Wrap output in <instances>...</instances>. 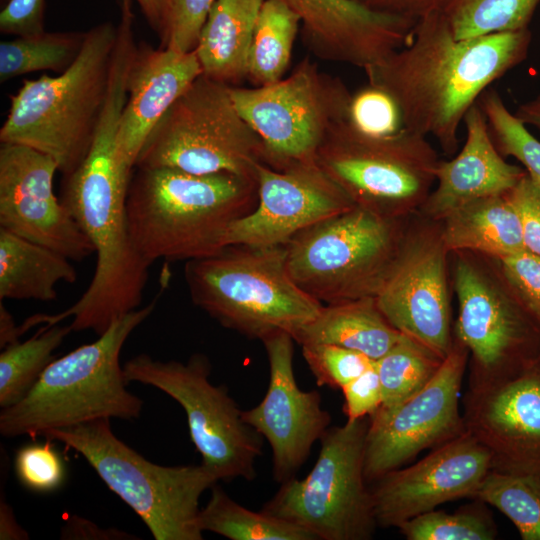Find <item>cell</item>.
Listing matches in <instances>:
<instances>
[{"mask_svg": "<svg viewBox=\"0 0 540 540\" xmlns=\"http://www.w3.org/2000/svg\"><path fill=\"white\" fill-rule=\"evenodd\" d=\"M530 42L528 28L457 39L435 8L417 20L407 44L364 71L394 100L404 129L453 154L468 110L526 58Z\"/></svg>", "mask_w": 540, "mask_h": 540, "instance_id": "6da1fadb", "label": "cell"}, {"mask_svg": "<svg viewBox=\"0 0 540 540\" xmlns=\"http://www.w3.org/2000/svg\"><path fill=\"white\" fill-rule=\"evenodd\" d=\"M124 105L121 95L107 97L86 159L64 177L61 201L96 254L92 280L64 311L28 317L20 325L23 333L72 318V331L100 336L115 320L140 308L150 264L137 251L128 227L126 199L134 170L122 162L117 141Z\"/></svg>", "mask_w": 540, "mask_h": 540, "instance_id": "7a4b0ae2", "label": "cell"}, {"mask_svg": "<svg viewBox=\"0 0 540 540\" xmlns=\"http://www.w3.org/2000/svg\"><path fill=\"white\" fill-rule=\"evenodd\" d=\"M134 170L126 199L128 227L137 251L150 265L217 252L230 225L257 203L256 179L168 167Z\"/></svg>", "mask_w": 540, "mask_h": 540, "instance_id": "3957f363", "label": "cell"}, {"mask_svg": "<svg viewBox=\"0 0 540 540\" xmlns=\"http://www.w3.org/2000/svg\"><path fill=\"white\" fill-rule=\"evenodd\" d=\"M117 25L103 22L85 32L82 49L58 76L24 80L10 97L0 143L20 144L50 156L63 177L74 172L92 146L109 87Z\"/></svg>", "mask_w": 540, "mask_h": 540, "instance_id": "277c9868", "label": "cell"}, {"mask_svg": "<svg viewBox=\"0 0 540 540\" xmlns=\"http://www.w3.org/2000/svg\"><path fill=\"white\" fill-rule=\"evenodd\" d=\"M156 304L157 298L115 320L97 340L54 359L20 402L1 409V435L35 439L96 419L138 418L143 402L126 388L120 353Z\"/></svg>", "mask_w": 540, "mask_h": 540, "instance_id": "5b68a950", "label": "cell"}, {"mask_svg": "<svg viewBox=\"0 0 540 540\" xmlns=\"http://www.w3.org/2000/svg\"><path fill=\"white\" fill-rule=\"evenodd\" d=\"M184 277L196 306L223 327L261 341L280 332L293 337L324 306L292 279L285 246L226 245L186 261Z\"/></svg>", "mask_w": 540, "mask_h": 540, "instance_id": "8992f818", "label": "cell"}, {"mask_svg": "<svg viewBox=\"0 0 540 540\" xmlns=\"http://www.w3.org/2000/svg\"><path fill=\"white\" fill-rule=\"evenodd\" d=\"M41 437L81 454L141 518L154 539H203L199 502L218 479L202 463L163 466L150 462L113 434L108 418L52 429Z\"/></svg>", "mask_w": 540, "mask_h": 540, "instance_id": "52a82bcc", "label": "cell"}, {"mask_svg": "<svg viewBox=\"0 0 540 540\" xmlns=\"http://www.w3.org/2000/svg\"><path fill=\"white\" fill-rule=\"evenodd\" d=\"M230 87L201 74L156 124L135 168L256 179V166L265 163L264 147L237 110Z\"/></svg>", "mask_w": 540, "mask_h": 540, "instance_id": "ba28073f", "label": "cell"}, {"mask_svg": "<svg viewBox=\"0 0 540 540\" xmlns=\"http://www.w3.org/2000/svg\"><path fill=\"white\" fill-rule=\"evenodd\" d=\"M397 222L355 205L295 235L288 271L322 304L375 297L402 242Z\"/></svg>", "mask_w": 540, "mask_h": 540, "instance_id": "9c48e42d", "label": "cell"}, {"mask_svg": "<svg viewBox=\"0 0 540 540\" xmlns=\"http://www.w3.org/2000/svg\"><path fill=\"white\" fill-rule=\"evenodd\" d=\"M369 417L329 427L306 477L281 483L262 511L296 524L317 540H367L377 525L364 475Z\"/></svg>", "mask_w": 540, "mask_h": 540, "instance_id": "30bf717a", "label": "cell"}, {"mask_svg": "<svg viewBox=\"0 0 540 540\" xmlns=\"http://www.w3.org/2000/svg\"><path fill=\"white\" fill-rule=\"evenodd\" d=\"M316 161L354 205L398 219L423 205L439 160L425 136L406 129L371 136L344 120L329 132Z\"/></svg>", "mask_w": 540, "mask_h": 540, "instance_id": "8fae6325", "label": "cell"}, {"mask_svg": "<svg viewBox=\"0 0 540 540\" xmlns=\"http://www.w3.org/2000/svg\"><path fill=\"white\" fill-rule=\"evenodd\" d=\"M123 372L127 383L153 386L181 405L202 464L218 481L256 477L262 436L245 422L226 386L209 381L211 365L205 355L193 354L182 363L139 354L124 364Z\"/></svg>", "mask_w": 540, "mask_h": 540, "instance_id": "7c38bea8", "label": "cell"}, {"mask_svg": "<svg viewBox=\"0 0 540 540\" xmlns=\"http://www.w3.org/2000/svg\"><path fill=\"white\" fill-rule=\"evenodd\" d=\"M232 100L264 147L265 164L282 170L316 161L329 132L347 119L352 93L305 58L279 81L231 86Z\"/></svg>", "mask_w": 540, "mask_h": 540, "instance_id": "4fadbf2b", "label": "cell"}, {"mask_svg": "<svg viewBox=\"0 0 540 540\" xmlns=\"http://www.w3.org/2000/svg\"><path fill=\"white\" fill-rule=\"evenodd\" d=\"M468 353L455 338L452 350L420 391L396 406H380L369 416L364 451L368 484L402 467L421 451L466 431L459 393Z\"/></svg>", "mask_w": 540, "mask_h": 540, "instance_id": "5bb4252c", "label": "cell"}, {"mask_svg": "<svg viewBox=\"0 0 540 540\" xmlns=\"http://www.w3.org/2000/svg\"><path fill=\"white\" fill-rule=\"evenodd\" d=\"M507 286V285H506ZM456 339L472 354L469 382L518 372L540 358V323L467 261L454 272Z\"/></svg>", "mask_w": 540, "mask_h": 540, "instance_id": "9a60e30c", "label": "cell"}, {"mask_svg": "<svg viewBox=\"0 0 540 540\" xmlns=\"http://www.w3.org/2000/svg\"><path fill=\"white\" fill-rule=\"evenodd\" d=\"M463 406L465 430L489 451L492 470L540 477V358L468 382Z\"/></svg>", "mask_w": 540, "mask_h": 540, "instance_id": "2e32d148", "label": "cell"}, {"mask_svg": "<svg viewBox=\"0 0 540 540\" xmlns=\"http://www.w3.org/2000/svg\"><path fill=\"white\" fill-rule=\"evenodd\" d=\"M256 181L257 203L230 225L224 246H285L301 231L355 206L317 161L282 170L260 163Z\"/></svg>", "mask_w": 540, "mask_h": 540, "instance_id": "e0dca14e", "label": "cell"}, {"mask_svg": "<svg viewBox=\"0 0 540 540\" xmlns=\"http://www.w3.org/2000/svg\"><path fill=\"white\" fill-rule=\"evenodd\" d=\"M441 231L402 241L375 300L401 334L445 359L452 350L451 308Z\"/></svg>", "mask_w": 540, "mask_h": 540, "instance_id": "ac0fdd59", "label": "cell"}, {"mask_svg": "<svg viewBox=\"0 0 540 540\" xmlns=\"http://www.w3.org/2000/svg\"><path fill=\"white\" fill-rule=\"evenodd\" d=\"M57 171L50 156L25 145L1 143L0 228L79 262L94 249L54 193Z\"/></svg>", "mask_w": 540, "mask_h": 540, "instance_id": "d6986e66", "label": "cell"}, {"mask_svg": "<svg viewBox=\"0 0 540 540\" xmlns=\"http://www.w3.org/2000/svg\"><path fill=\"white\" fill-rule=\"evenodd\" d=\"M491 470L489 451L465 431L415 464L373 482L370 489L377 525L398 528L445 502L475 498Z\"/></svg>", "mask_w": 540, "mask_h": 540, "instance_id": "ffe728a7", "label": "cell"}, {"mask_svg": "<svg viewBox=\"0 0 540 540\" xmlns=\"http://www.w3.org/2000/svg\"><path fill=\"white\" fill-rule=\"evenodd\" d=\"M262 342L269 363L268 388L258 405L243 410V419L269 443L274 479L283 483L305 463L331 416L316 390H301L296 382L293 337L280 332Z\"/></svg>", "mask_w": 540, "mask_h": 540, "instance_id": "44dd1931", "label": "cell"}, {"mask_svg": "<svg viewBox=\"0 0 540 540\" xmlns=\"http://www.w3.org/2000/svg\"><path fill=\"white\" fill-rule=\"evenodd\" d=\"M300 19L320 58L370 68L407 44L417 20L371 11L351 0H280Z\"/></svg>", "mask_w": 540, "mask_h": 540, "instance_id": "7402d4cb", "label": "cell"}, {"mask_svg": "<svg viewBox=\"0 0 540 540\" xmlns=\"http://www.w3.org/2000/svg\"><path fill=\"white\" fill-rule=\"evenodd\" d=\"M201 74L195 50L180 52L138 45L117 138L120 158L129 169L134 170L156 124Z\"/></svg>", "mask_w": 540, "mask_h": 540, "instance_id": "603a6c76", "label": "cell"}, {"mask_svg": "<svg viewBox=\"0 0 540 540\" xmlns=\"http://www.w3.org/2000/svg\"><path fill=\"white\" fill-rule=\"evenodd\" d=\"M464 124V146L453 159L438 161L437 186L423 203L424 211L433 219L442 220L474 200L504 194L526 174L524 168L508 163L498 151L478 103L468 110Z\"/></svg>", "mask_w": 540, "mask_h": 540, "instance_id": "cb8c5ba5", "label": "cell"}, {"mask_svg": "<svg viewBox=\"0 0 540 540\" xmlns=\"http://www.w3.org/2000/svg\"><path fill=\"white\" fill-rule=\"evenodd\" d=\"M264 1H214L195 48L203 75L230 86L246 78L250 45Z\"/></svg>", "mask_w": 540, "mask_h": 540, "instance_id": "d4e9b609", "label": "cell"}, {"mask_svg": "<svg viewBox=\"0 0 540 540\" xmlns=\"http://www.w3.org/2000/svg\"><path fill=\"white\" fill-rule=\"evenodd\" d=\"M401 336L380 311L375 297H363L324 305L317 317L297 331L293 339L300 346L338 345L376 361Z\"/></svg>", "mask_w": 540, "mask_h": 540, "instance_id": "484cf974", "label": "cell"}, {"mask_svg": "<svg viewBox=\"0 0 540 540\" xmlns=\"http://www.w3.org/2000/svg\"><path fill=\"white\" fill-rule=\"evenodd\" d=\"M442 220L448 251L472 250L498 259L525 249L520 218L507 192L469 202Z\"/></svg>", "mask_w": 540, "mask_h": 540, "instance_id": "4316f807", "label": "cell"}, {"mask_svg": "<svg viewBox=\"0 0 540 540\" xmlns=\"http://www.w3.org/2000/svg\"><path fill=\"white\" fill-rule=\"evenodd\" d=\"M68 257L0 228V300H56L58 283L78 273Z\"/></svg>", "mask_w": 540, "mask_h": 540, "instance_id": "83f0119b", "label": "cell"}, {"mask_svg": "<svg viewBox=\"0 0 540 540\" xmlns=\"http://www.w3.org/2000/svg\"><path fill=\"white\" fill-rule=\"evenodd\" d=\"M299 17L280 0H265L250 45L247 76L255 86L283 78L299 31Z\"/></svg>", "mask_w": 540, "mask_h": 540, "instance_id": "f1b7e54d", "label": "cell"}, {"mask_svg": "<svg viewBox=\"0 0 540 540\" xmlns=\"http://www.w3.org/2000/svg\"><path fill=\"white\" fill-rule=\"evenodd\" d=\"M200 529L231 540H317L304 528L272 516L255 512L234 501L216 484L199 513Z\"/></svg>", "mask_w": 540, "mask_h": 540, "instance_id": "f546056e", "label": "cell"}, {"mask_svg": "<svg viewBox=\"0 0 540 540\" xmlns=\"http://www.w3.org/2000/svg\"><path fill=\"white\" fill-rule=\"evenodd\" d=\"M72 332L70 325L42 326L33 336L8 345L0 353V407L20 402L33 388L47 366L55 359L53 352Z\"/></svg>", "mask_w": 540, "mask_h": 540, "instance_id": "4dcf8cb0", "label": "cell"}, {"mask_svg": "<svg viewBox=\"0 0 540 540\" xmlns=\"http://www.w3.org/2000/svg\"><path fill=\"white\" fill-rule=\"evenodd\" d=\"M85 32H42L0 43V82L27 73H62L79 55Z\"/></svg>", "mask_w": 540, "mask_h": 540, "instance_id": "1f68e13d", "label": "cell"}, {"mask_svg": "<svg viewBox=\"0 0 540 540\" xmlns=\"http://www.w3.org/2000/svg\"><path fill=\"white\" fill-rule=\"evenodd\" d=\"M540 0H437L457 39L528 28Z\"/></svg>", "mask_w": 540, "mask_h": 540, "instance_id": "d6a6232c", "label": "cell"}, {"mask_svg": "<svg viewBox=\"0 0 540 540\" xmlns=\"http://www.w3.org/2000/svg\"><path fill=\"white\" fill-rule=\"evenodd\" d=\"M444 359L403 335L375 361L381 383V407L396 406L420 391L436 374Z\"/></svg>", "mask_w": 540, "mask_h": 540, "instance_id": "836d02e7", "label": "cell"}, {"mask_svg": "<svg viewBox=\"0 0 540 540\" xmlns=\"http://www.w3.org/2000/svg\"><path fill=\"white\" fill-rule=\"evenodd\" d=\"M475 498L496 507L523 540H540V477L491 470Z\"/></svg>", "mask_w": 540, "mask_h": 540, "instance_id": "e575fe53", "label": "cell"}, {"mask_svg": "<svg viewBox=\"0 0 540 540\" xmlns=\"http://www.w3.org/2000/svg\"><path fill=\"white\" fill-rule=\"evenodd\" d=\"M483 111L491 137L502 156H512L540 187V141L515 114H512L495 89H487L477 101Z\"/></svg>", "mask_w": 540, "mask_h": 540, "instance_id": "d590c367", "label": "cell"}, {"mask_svg": "<svg viewBox=\"0 0 540 540\" xmlns=\"http://www.w3.org/2000/svg\"><path fill=\"white\" fill-rule=\"evenodd\" d=\"M400 532L408 540H492L496 528L479 507L453 514L431 510L402 523Z\"/></svg>", "mask_w": 540, "mask_h": 540, "instance_id": "8d00e7d4", "label": "cell"}, {"mask_svg": "<svg viewBox=\"0 0 540 540\" xmlns=\"http://www.w3.org/2000/svg\"><path fill=\"white\" fill-rule=\"evenodd\" d=\"M301 347L318 386L341 389L375 363L361 352L338 345L313 343Z\"/></svg>", "mask_w": 540, "mask_h": 540, "instance_id": "74e56055", "label": "cell"}, {"mask_svg": "<svg viewBox=\"0 0 540 540\" xmlns=\"http://www.w3.org/2000/svg\"><path fill=\"white\" fill-rule=\"evenodd\" d=\"M371 136H389L404 129L396 103L382 88L368 83L351 95L347 119Z\"/></svg>", "mask_w": 540, "mask_h": 540, "instance_id": "f35d334b", "label": "cell"}, {"mask_svg": "<svg viewBox=\"0 0 540 540\" xmlns=\"http://www.w3.org/2000/svg\"><path fill=\"white\" fill-rule=\"evenodd\" d=\"M14 464L19 481L36 492H51L61 486L65 478L64 463L51 440L21 447Z\"/></svg>", "mask_w": 540, "mask_h": 540, "instance_id": "ab89813d", "label": "cell"}, {"mask_svg": "<svg viewBox=\"0 0 540 540\" xmlns=\"http://www.w3.org/2000/svg\"><path fill=\"white\" fill-rule=\"evenodd\" d=\"M504 282L540 323V256L526 249L497 259Z\"/></svg>", "mask_w": 540, "mask_h": 540, "instance_id": "60d3db41", "label": "cell"}, {"mask_svg": "<svg viewBox=\"0 0 540 540\" xmlns=\"http://www.w3.org/2000/svg\"><path fill=\"white\" fill-rule=\"evenodd\" d=\"M215 0H169L170 31L166 47L194 51L202 26Z\"/></svg>", "mask_w": 540, "mask_h": 540, "instance_id": "b9f144b4", "label": "cell"}, {"mask_svg": "<svg viewBox=\"0 0 540 540\" xmlns=\"http://www.w3.org/2000/svg\"><path fill=\"white\" fill-rule=\"evenodd\" d=\"M507 195L520 218L524 248L540 256V187L526 172Z\"/></svg>", "mask_w": 540, "mask_h": 540, "instance_id": "7bdbcfd3", "label": "cell"}, {"mask_svg": "<svg viewBox=\"0 0 540 540\" xmlns=\"http://www.w3.org/2000/svg\"><path fill=\"white\" fill-rule=\"evenodd\" d=\"M347 420L372 415L382 404L381 383L375 363L341 388Z\"/></svg>", "mask_w": 540, "mask_h": 540, "instance_id": "ee69618b", "label": "cell"}, {"mask_svg": "<svg viewBox=\"0 0 540 540\" xmlns=\"http://www.w3.org/2000/svg\"><path fill=\"white\" fill-rule=\"evenodd\" d=\"M45 0H8L0 13V31L17 37L45 31Z\"/></svg>", "mask_w": 540, "mask_h": 540, "instance_id": "f6af8a7d", "label": "cell"}, {"mask_svg": "<svg viewBox=\"0 0 540 540\" xmlns=\"http://www.w3.org/2000/svg\"><path fill=\"white\" fill-rule=\"evenodd\" d=\"M381 14L418 20L436 8L437 0H351Z\"/></svg>", "mask_w": 540, "mask_h": 540, "instance_id": "bcb514c9", "label": "cell"}, {"mask_svg": "<svg viewBox=\"0 0 540 540\" xmlns=\"http://www.w3.org/2000/svg\"><path fill=\"white\" fill-rule=\"evenodd\" d=\"M62 539H85V540H126L139 539L125 531L116 528H100L95 523L81 518L71 516L66 520L61 529Z\"/></svg>", "mask_w": 540, "mask_h": 540, "instance_id": "7dc6e473", "label": "cell"}, {"mask_svg": "<svg viewBox=\"0 0 540 540\" xmlns=\"http://www.w3.org/2000/svg\"><path fill=\"white\" fill-rule=\"evenodd\" d=\"M151 29L160 39L161 47H166L170 31L169 0H135Z\"/></svg>", "mask_w": 540, "mask_h": 540, "instance_id": "c3c4849f", "label": "cell"}, {"mask_svg": "<svg viewBox=\"0 0 540 540\" xmlns=\"http://www.w3.org/2000/svg\"><path fill=\"white\" fill-rule=\"evenodd\" d=\"M0 539L1 540H26L29 535L16 521L12 507L3 500H0Z\"/></svg>", "mask_w": 540, "mask_h": 540, "instance_id": "681fc988", "label": "cell"}, {"mask_svg": "<svg viewBox=\"0 0 540 540\" xmlns=\"http://www.w3.org/2000/svg\"><path fill=\"white\" fill-rule=\"evenodd\" d=\"M19 326L16 325L12 314L0 302V347L1 349L14 344L20 338Z\"/></svg>", "mask_w": 540, "mask_h": 540, "instance_id": "f907efd6", "label": "cell"}, {"mask_svg": "<svg viewBox=\"0 0 540 540\" xmlns=\"http://www.w3.org/2000/svg\"><path fill=\"white\" fill-rule=\"evenodd\" d=\"M515 116L525 125H531L540 130V94L518 106Z\"/></svg>", "mask_w": 540, "mask_h": 540, "instance_id": "816d5d0a", "label": "cell"}]
</instances>
